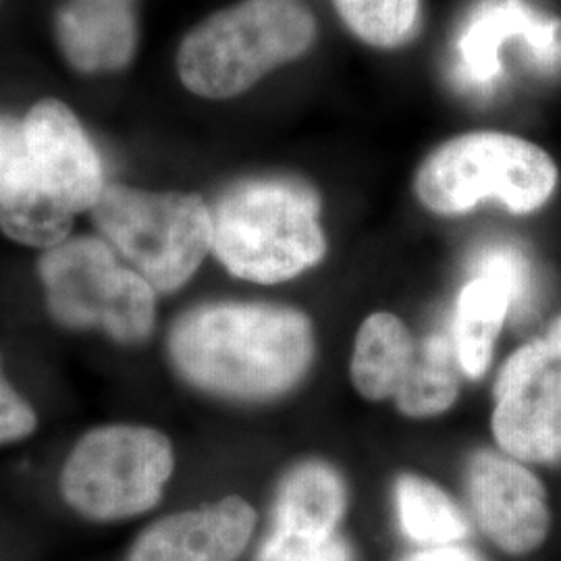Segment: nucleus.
<instances>
[{"instance_id": "obj_1", "label": "nucleus", "mask_w": 561, "mask_h": 561, "mask_svg": "<svg viewBox=\"0 0 561 561\" xmlns=\"http://www.w3.org/2000/svg\"><path fill=\"white\" fill-rule=\"evenodd\" d=\"M173 364L202 391L233 400H268L301 381L314 358L310 321L294 308L210 304L175 322Z\"/></svg>"}, {"instance_id": "obj_2", "label": "nucleus", "mask_w": 561, "mask_h": 561, "mask_svg": "<svg viewBox=\"0 0 561 561\" xmlns=\"http://www.w3.org/2000/svg\"><path fill=\"white\" fill-rule=\"evenodd\" d=\"M319 36L304 0H241L202 21L178 53L183 85L204 99H233L300 59Z\"/></svg>"}, {"instance_id": "obj_3", "label": "nucleus", "mask_w": 561, "mask_h": 561, "mask_svg": "<svg viewBox=\"0 0 561 561\" xmlns=\"http://www.w3.org/2000/svg\"><path fill=\"white\" fill-rule=\"evenodd\" d=\"M319 213L317 194L300 181H243L213 210V250L240 279H294L327 252Z\"/></svg>"}, {"instance_id": "obj_4", "label": "nucleus", "mask_w": 561, "mask_h": 561, "mask_svg": "<svg viewBox=\"0 0 561 561\" xmlns=\"http://www.w3.org/2000/svg\"><path fill=\"white\" fill-rule=\"evenodd\" d=\"M558 180V164L539 144L503 131H472L433 150L414 190L422 206L442 217L463 215L481 202L530 215L551 201Z\"/></svg>"}, {"instance_id": "obj_5", "label": "nucleus", "mask_w": 561, "mask_h": 561, "mask_svg": "<svg viewBox=\"0 0 561 561\" xmlns=\"http://www.w3.org/2000/svg\"><path fill=\"white\" fill-rule=\"evenodd\" d=\"M171 442L154 428L101 426L81 437L60 472L69 510L94 524L134 520L161 502L173 474Z\"/></svg>"}, {"instance_id": "obj_6", "label": "nucleus", "mask_w": 561, "mask_h": 561, "mask_svg": "<svg viewBox=\"0 0 561 561\" xmlns=\"http://www.w3.org/2000/svg\"><path fill=\"white\" fill-rule=\"evenodd\" d=\"M92 215L104 238L161 294L192 279L213 250V213L196 194L106 185Z\"/></svg>"}, {"instance_id": "obj_7", "label": "nucleus", "mask_w": 561, "mask_h": 561, "mask_svg": "<svg viewBox=\"0 0 561 561\" xmlns=\"http://www.w3.org/2000/svg\"><path fill=\"white\" fill-rule=\"evenodd\" d=\"M42 283L55 321L71 329L102 327L123 345L148 340L157 319V291L115 259L101 240H67L41 259Z\"/></svg>"}, {"instance_id": "obj_8", "label": "nucleus", "mask_w": 561, "mask_h": 561, "mask_svg": "<svg viewBox=\"0 0 561 561\" xmlns=\"http://www.w3.org/2000/svg\"><path fill=\"white\" fill-rule=\"evenodd\" d=\"M491 428L503 454L524 463H560L561 317L503 364Z\"/></svg>"}, {"instance_id": "obj_9", "label": "nucleus", "mask_w": 561, "mask_h": 561, "mask_svg": "<svg viewBox=\"0 0 561 561\" xmlns=\"http://www.w3.org/2000/svg\"><path fill=\"white\" fill-rule=\"evenodd\" d=\"M468 495L484 537L507 556H528L549 537L551 512L539 477L507 454L470 460Z\"/></svg>"}, {"instance_id": "obj_10", "label": "nucleus", "mask_w": 561, "mask_h": 561, "mask_svg": "<svg viewBox=\"0 0 561 561\" xmlns=\"http://www.w3.org/2000/svg\"><path fill=\"white\" fill-rule=\"evenodd\" d=\"M530 266L518 250L497 245L482 252L477 275L463 285L454 312L451 343L461 373L481 379L489 370L505 319L533 296Z\"/></svg>"}, {"instance_id": "obj_11", "label": "nucleus", "mask_w": 561, "mask_h": 561, "mask_svg": "<svg viewBox=\"0 0 561 561\" xmlns=\"http://www.w3.org/2000/svg\"><path fill=\"white\" fill-rule=\"evenodd\" d=\"M256 528V510L229 495L150 522L129 545L125 561H240Z\"/></svg>"}, {"instance_id": "obj_12", "label": "nucleus", "mask_w": 561, "mask_h": 561, "mask_svg": "<svg viewBox=\"0 0 561 561\" xmlns=\"http://www.w3.org/2000/svg\"><path fill=\"white\" fill-rule=\"evenodd\" d=\"M25 154L42 187L73 215L104 192L102 162L76 115L57 101L38 102L23 121Z\"/></svg>"}, {"instance_id": "obj_13", "label": "nucleus", "mask_w": 561, "mask_h": 561, "mask_svg": "<svg viewBox=\"0 0 561 561\" xmlns=\"http://www.w3.org/2000/svg\"><path fill=\"white\" fill-rule=\"evenodd\" d=\"M57 36L81 71L123 69L138 44L136 0H71L57 15Z\"/></svg>"}, {"instance_id": "obj_14", "label": "nucleus", "mask_w": 561, "mask_h": 561, "mask_svg": "<svg viewBox=\"0 0 561 561\" xmlns=\"http://www.w3.org/2000/svg\"><path fill=\"white\" fill-rule=\"evenodd\" d=\"M410 329L391 312L366 317L356 333L350 375L364 400L396 398L416 360Z\"/></svg>"}, {"instance_id": "obj_15", "label": "nucleus", "mask_w": 561, "mask_h": 561, "mask_svg": "<svg viewBox=\"0 0 561 561\" xmlns=\"http://www.w3.org/2000/svg\"><path fill=\"white\" fill-rule=\"evenodd\" d=\"M347 512V489L340 472L324 461H304L279 484L273 507L275 528L333 535Z\"/></svg>"}, {"instance_id": "obj_16", "label": "nucleus", "mask_w": 561, "mask_h": 561, "mask_svg": "<svg viewBox=\"0 0 561 561\" xmlns=\"http://www.w3.org/2000/svg\"><path fill=\"white\" fill-rule=\"evenodd\" d=\"M73 225V213L48 194L32 173L27 154L0 180V229L23 245L55 248Z\"/></svg>"}, {"instance_id": "obj_17", "label": "nucleus", "mask_w": 561, "mask_h": 561, "mask_svg": "<svg viewBox=\"0 0 561 561\" xmlns=\"http://www.w3.org/2000/svg\"><path fill=\"white\" fill-rule=\"evenodd\" d=\"M398 524L408 541L421 549L461 545L470 533L460 505L437 482L403 474L396 482Z\"/></svg>"}, {"instance_id": "obj_18", "label": "nucleus", "mask_w": 561, "mask_h": 561, "mask_svg": "<svg viewBox=\"0 0 561 561\" xmlns=\"http://www.w3.org/2000/svg\"><path fill=\"white\" fill-rule=\"evenodd\" d=\"M458 366L451 337L431 335L422 341L416 360L393 398L401 414L433 419L447 412L460 393Z\"/></svg>"}, {"instance_id": "obj_19", "label": "nucleus", "mask_w": 561, "mask_h": 561, "mask_svg": "<svg viewBox=\"0 0 561 561\" xmlns=\"http://www.w3.org/2000/svg\"><path fill=\"white\" fill-rule=\"evenodd\" d=\"M343 23L375 48H398L414 38L421 0H333Z\"/></svg>"}, {"instance_id": "obj_20", "label": "nucleus", "mask_w": 561, "mask_h": 561, "mask_svg": "<svg viewBox=\"0 0 561 561\" xmlns=\"http://www.w3.org/2000/svg\"><path fill=\"white\" fill-rule=\"evenodd\" d=\"M252 561H356V553L341 533L314 535L271 526Z\"/></svg>"}, {"instance_id": "obj_21", "label": "nucleus", "mask_w": 561, "mask_h": 561, "mask_svg": "<svg viewBox=\"0 0 561 561\" xmlns=\"http://www.w3.org/2000/svg\"><path fill=\"white\" fill-rule=\"evenodd\" d=\"M38 424L32 405L4 381L0 370V445L20 442L34 433Z\"/></svg>"}, {"instance_id": "obj_22", "label": "nucleus", "mask_w": 561, "mask_h": 561, "mask_svg": "<svg viewBox=\"0 0 561 561\" xmlns=\"http://www.w3.org/2000/svg\"><path fill=\"white\" fill-rule=\"evenodd\" d=\"M25 157L23 125L0 117V180Z\"/></svg>"}, {"instance_id": "obj_23", "label": "nucleus", "mask_w": 561, "mask_h": 561, "mask_svg": "<svg viewBox=\"0 0 561 561\" xmlns=\"http://www.w3.org/2000/svg\"><path fill=\"white\" fill-rule=\"evenodd\" d=\"M401 561H484L474 549L463 545H449V547H431L421 549Z\"/></svg>"}]
</instances>
